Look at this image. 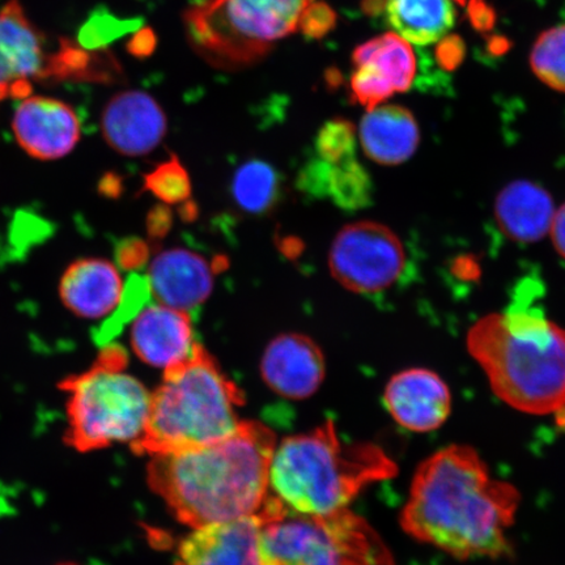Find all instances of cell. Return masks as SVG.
Instances as JSON below:
<instances>
[{
    "mask_svg": "<svg viewBox=\"0 0 565 565\" xmlns=\"http://www.w3.org/2000/svg\"><path fill=\"white\" fill-rule=\"evenodd\" d=\"M520 503L519 490L492 477L476 449L449 445L419 465L399 524L459 561L501 559L513 555L508 532Z\"/></svg>",
    "mask_w": 565,
    "mask_h": 565,
    "instance_id": "cell-1",
    "label": "cell"
},
{
    "mask_svg": "<svg viewBox=\"0 0 565 565\" xmlns=\"http://www.w3.org/2000/svg\"><path fill=\"white\" fill-rule=\"evenodd\" d=\"M277 444L265 424L242 422L222 440L152 456L148 484L193 529L256 514L270 493Z\"/></svg>",
    "mask_w": 565,
    "mask_h": 565,
    "instance_id": "cell-2",
    "label": "cell"
},
{
    "mask_svg": "<svg viewBox=\"0 0 565 565\" xmlns=\"http://www.w3.org/2000/svg\"><path fill=\"white\" fill-rule=\"evenodd\" d=\"M494 395L530 415L565 407V329L520 301L472 324L466 339Z\"/></svg>",
    "mask_w": 565,
    "mask_h": 565,
    "instance_id": "cell-3",
    "label": "cell"
},
{
    "mask_svg": "<svg viewBox=\"0 0 565 565\" xmlns=\"http://www.w3.org/2000/svg\"><path fill=\"white\" fill-rule=\"evenodd\" d=\"M398 475V466L372 443H345L331 420L277 444L270 494L288 511L327 514L349 508L360 492Z\"/></svg>",
    "mask_w": 565,
    "mask_h": 565,
    "instance_id": "cell-4",
    "label": "cell"
},
{
    "mask_svg": "<svg viewBox=\"0 0 565 565\" xmlns=\"http://www.w3.org/2000/svg\"><path fill=\"white\" fill-rule=\"evenodd\" d=\"M243 404L239 387L196 343L192 355L164 370L151 393L143 434L131 449L152 457L222 440L242 423L237 408Z\"/></svg>",
    "mask_w": 565,
    "mask_h": 565,
    "instance_id": "cell-5",
    "label": "cell"
},
{
    "mask_svg": "<svg viewBox=\"0 0 565 565\" xmlns=\"http://www.w3.org/2000/svg\"><path fill=\"white\" fill-rule=\"evenodd\" d=\"M126 366V350L109 343L89 370L62 380L60 388L68 395L63 437L68 447L87 454L132 444L143 434L151 393Z\"/></svg>",
    "mask_w": 565,
    "mask_h": 565,
    "instance_id": "cell-6",
    "label": "cell"
},
{
    "mask_svg": "<svg viewBox=\"0 0 565 565\" xmlns=\"http://www.w3.org/2000/svg\"><path fill=\"white\" fill-rule=\"evenodd\" d=\"M316 0H198L183 12L190 45L211 66L238 70L263 61L299 32Z\"/></svg>",
    "mask_w": 565,
    "mask_h": 565,
    "instance_id": "cell-7",
    "label": "cell"
},
{
    "mask_svg": "<svg viewBox=\"0 0 565 565\" xmlns=\"http://www.w3.org/2000/svg\"><path fill=\"white\" fill-rule=\"evenodd\" d=\"M258 513L265 550L279 565H397L376 530L349 508L300 514L268 494Z\"/></svg>",
    "mask_w": 565,
    "mask_h": 565,
    "instance_id": "cell-8",
    "label": "cell"
},
{
    "mask_svg": "<svg viewBox=\"0 0 565 565\" xmlns=\"http://www.w3.org/2000/svg\"><path fill=\"white\" fill-rule=\"evenodd\" d=\"M406 266L405 247L395 233L376 222L345 225L329 253L331 275L353 294L385 291Z\"/></svg>",
    "mask_w": 565,
    "mask_h": 565,
    "instance_id": "cell-9",
    "label": "cell"
},
{
    "mask_svg": "<svg viewBox=\"0 0 565 565\" xmlns=\"http://www.w3.org/2000/svg\"><path fill=\"white\" fill-rule=\"evenodd\" d=\"M70 42H61L53 51L19 0L4 4L0 10V100L28 97L34 82L66 81Z\"/></svg>",
    "mask_w": 565,
    "mask_h": 565,
    "instance_id": "cell-10",
    "label": "cell"
},
{
    "mask_svg": "<svg viewBox=\"0 0 565 565\" xmlns=\"http://www.w3.org/2000/svg\"><path fill=\"white\" fill-rule=\"evenodd\" d=\"M351 96L366 111L413 87L416 58L397 33H385L359 45L352 54Z\"/></svg>",
    "mask_w": 565,
    "mask_h": 565,
    "instance_id": "cell-11",
    "label": "cell"
},
{
    "mask_svg": "<svg viewBox=\"0 0 565 565\" xmlns=\"http://www.w3.org/2000/svg\"><path fill=\"white\" fill-rule=\"evenodd\" d=\"M263 533L259 513L193 529L175 565H279L267 554Z\"/></svg>",
    "mask_w": 565,
    "mask_h": 565,
    "instance_id": "cell-12",
    "label": "cell"
},
{
    "mask_svg": "<svg viewBox=\"0 0 565 565\" xmlns=\"http://www.w3.org/2000/svg\"><path fill=\"white\" fill-rule=\"evenodd\" d=\"M12 130L20 147L40 160L66 157L82 136L79 118L70 105L41 96L23 98L13 115Z\"/></svg>",
    "mask_w": 565,
    "mask_h": 565,
    "instance_id": "cell-13",
    "label": "cell"
},
{
    "mask_svg": "<svg viewBox=\"0 0 565 565\" xmlns=\"http://www.w3.org/2000/svg\"><path fill=\"white\" fill-rule=\"evenodd\" d=\"M102 127L106 143L125 157L150 153L164 139L168 122L164 110L151 95L126 90L106 104Z\"/></svg>",
    "mask_w": 565,
    "mask_h": 565,
    "instance_id": "cell-14",
    "label": "cell"
},
{
    "mask_svg": "<svg viewBox=\"0 0 565 565\" xmlns=\"http://www.w3.org/2000/svg\"><path fill=\"white\" fill-rule=\"evenodd\" d=\"M384 401L392 418L413 433H433L448 420L451 394L439 374L426 369L402 371L388 381Z\"/></svg>",
    "mask_w": 565,
    "mask_h": 565,
    "instance_id": "cell-15",
    "label": "cell"
},
{
    "mask_svg": "<svg viewBox=\"0 0 565 565\" xmlns=\"http://www.w3.org/2000/svg\"><path fill=\"white\" fill-rule=\"evenodd\" d=\"M260 371L267 386L280 397L306 399L321 386L327 365L313 339L282 334L267 345Z\"/></svg>",
    "mask_w": 565,
    "mask_h": 565,
    "instance_id": "cell-16",
    "label": "cell"
},
{
    "mask_svg": "<svg viewBox=\"0 0 565 565\" xmlns=\"http://www.w3.org/2000/svg\"><path fill=\"white\" fill-rule=\"evenodd\" d=\"M214 273V264H209L201 254L171 249L153 259L147 279L151 294L162 306L188 313L209 299Z\"/></svg>",
    "mask_w": 565,
    "mask_h": 565,
    "instance_id": "cell-17",
    "label": "cell"
},
{
    "mask_svg": "<svg viewBox=\"0 0 565 565\" xmlns=\"http://www.w3.org/2000/svg\"><path fill=\"white\" fill-rule=\"evenodd\" d=\"M195 344L188 313L162 303L141 310L131 328L134 352L157 369L183 362L192 355Z\"/></svg>",
    "mask_w": 565,
    "mask_h": 565,
    "instance_id": "cell-18",
    "label": "cell"
},
{
    "mask_svg": "<svg viewBox=\"0 0 565 565\" xmlns=\"http://www.w3.org/2000/svg\"><path fill=\"white\" fill-rule=\"evenodd\" d=\"M359 140L372 161L384 167L401 166L418 150L419 125L405 106L379 105L360 122Z\"/></svg>",
    "mask_w": 565,
    "mask_h": 565,
    "instance_id": "cell-19",
    "label": "cell"
},
{
    "mask_svg": "<svg viewBox=\"0 0 565 565\" xmlns=\"http://www.w3.org/2000/svg\"><path fill=\"white\" fill-rule=\"evenodd\" d=\"M555 211L547 190L527 180L513 181L501 190L493 207L500 231L521 244L541 242L548 235Z\"/></svg>",
    "mask_w": 565,
    "mask_h": 565,
    "instance_id": "cell-20",
    "label": "cell"
},
{
    "mask_svg": "<svg viewBox=\"0 0 565 565\" xmlns=\"http://www.w3.org/2000/svg\"><path fill=\"white\" fill-rule=\"evenodd\" d=\"M122 285L117 268L108 260L84 258L70 265L61 279L63 303L76 316L100 318L121 298Z\"/></svg>",
    "mask_w": 565,
    "mask_h": 565,
    "instance_id": "cell-21",
    "label": "cell"
},
{
    "mask_svg": "<svg viewBox=\"0 0 565 565\" xmlns=\"http://www.w3.org/2000/svg\"><path fill=\"white\" fill-rule=\"evenodd\" d=\"M299 185L310 195L331 198L344 210L362 209L371 201L370 175L356 158L335 164L318 158L302 169Z\"/></svg>",
    "mask_w": 565,
    "mask_h": 565,
    "instance_id": "cell-22",
    "label": "cell"
},
{
    "mask_svg": "<svg viewBox=\"0 0 565 565\" xmlns=\"http://www.w3.org/2000/svg\"><path fill=\"white\" fill-rule=\"evenodd\" d=\"M388 24L415 45H429L440 41L456 23L451 0H386Z\"/></svg>",
    "mask_w": 565,
    "mask_h": 565,
    "instance_id": "cell-23",
    "label": "cell"
},
{
    "mask_svg": "<svg viewBox=\"0 0 565 565\" xmlns=\"http://www.w3.org/2000/svg\"><path fill=\"white\" fill-rule=\"evenodd\" d=\"M281 177L277 169L263 160L244 162L233 174L231 193L239 209L252 215L273 211L281 198Z\"/></svg>",
    "mask_w": 565,
    "mask_h": 565,
    "instance_id": "cell-24",
    "label": "cell"
},
{
    "mask_svg": "<svg viewBox=\"0 0 565 565\" xmlns=\"http://www.w3.org/2000/svg\"><path fill=\"white\" fill-rule=\"evenodd\" d=\"M150 281L143 275L131 273L122 288L121 298L115 315L108 318L100 328L94 330V339L97 345H106L115 341V338L125 328V324L136 320L138 315L151 299Z\"/></svg>",
    "mask_w": 565,
    "mask_h": 565,
    "instance_id": "cell-25",
    "label": "cell"
},
{
    "mask_svg": "<svg viewBox=\"0 0 565 565\" xmlns=\"http://www.w3.org/2000/svg\"><path fill=\"white\" fill-rule=\"evenodd\" d=\"M530 65L541 82L565 94V25L540 35L530 55Z\"/></svg>",
    "mask_w": 565,
    "mask_h": 565,
    "instance_id": "cell-26",
    "label": "cell"
},
{
    "mask_svg": "<svg viewBox=\"0 0 565 565\" xmlns=\"http://www.w3.org/2000/svg\"><path fill=\"white\" fill-rule=\"evenodd\" d=\"M145 189L168 204L186 202L192 194L189 173L177 158L161 162L153 171L147 173Z\"/></svg>",
    "mask_w": 565,
    "mask_h": 565,
    "instance_id": "cell-27",
    "label": "cell"
},
{
    "mask_svg": "<svg viewBox=\"0 0 565 565\" xmlns=\"http://www.w3.org/2000/svg\"><path fill=\"white\" fill-rule=\"evenodd\" d=\"M318 158L335 164L355 157V126L345 119L337 118L324 125L316 139Z\"/></svg>",
    "mask_w": 565,
    "mask_h": 565,
    "instance_id": "cell-28",
    "label": "cell"
},
{
    "mask_svg": "<svg viewBox=\"0 0 565 565\" xmlns=\"http://www.w3.org/2000/svg\"><path fill=\"white\" fill-rule=\"evenodd\" d=\"M141 25L139 19L121 20L109 13H98L83 28L81 44L89 51H102L111 41L122 38L124 34L138 31Z\"/></svg>",
    "mask_w": 565,
    "mask_h": 565,
    "instance_id": "cell-29",
    "label": "cell"
},
{
    "mask_svg": "<svg viewBox=\"0 0 565 565\" xmlns=\"http://www.w3.org/2000/svg\"><path fill=\"white\" fill-rule=\"evenodd\" d=\"M335 24V11L329 4L316 0L303 12L299 31L309 39H321L324 34L333 31Z\"/></svg>",
    "mask_w": 565,
    "mask_h": 565,
    "instance_id": "cell-30",
    "label": "cell"
},
{
    "mask_svg": "<svg viewBox=\"0 0 565 565\" xmlns=\"http://www.w3.org/2000/svg\"><path fill=\"white\" fill-rule=\"evenodd\" d=\"M148 258V245L138 238H127L116 246V259L125 270L134 271L143 266Z\"/></svg>",
    "mask_w": 565,
    "mask_h": 565,
    "instance_id": "cell-31",
    "label": "cell"
},
{
    "mask_svg": "<svg viewBox=\"0 0 565 565\" xmlns=\"http://www.w3.org/2000/svg\"><path fill=\"white\" fill-rule=\"evenodd\" d=\"M157 42V35L151 30H141L132 35L127 49L132 55L143 58L153 53Z\"/></svg>",
    "mask_w": 565,
    "mask_h": 565,
    "instance_id": "cell-32",
    "label": "cell"
},
{
    "mask_svg": "<svg viewBox=\"0 0 565 565\" xmlns=\"http://www.w3.org/2000/svg\"><path fill=\"white\" fill-rule=\"evenodd\" d=\"M172 215L167 207H158L148 215V232L152 237H162L171 228Z\"/></svg>",
    "mask_w": 565,
    "mask_h": 565,
    "instance_id": "cell-33",
    "label": "cell"
},
{
    "mask_svg": "<svg viewBox=\"0 0 565 565\" xmlns=\"http://www.w3.org/2000/svg\"><path fill=\"white\" fill-rule=\"evenodd\" d=\"M462 55V42L457 38L445 41L439 49L440 63L447 68H455L461 62Z\"/></svg>",
    "mask_w": 565,
    "mask_h": 565,
    "instance_id": "cell-34",
    "label": "cell"
},
{
    "mask_svg": "<svg viewBox=\"0 0 565 565\" xmlns=\"http://www.w3.org/2000/svg\"><path fill=\"white\" fill-rule=\"evenodd\" d=\"M550 235L556 252L565 259V203L559 210L555 211Z\"/></svg>",
    "mask_w": 565,
    "mask_h": 565,
    "instance_id": "cell-35",
    "label": "cell"
},
{
    "mask_svg": "<svg viewBox=\"0 0 565 565\" xmlns=\"http://www.w3.org/2000/svg\"><path fill=\"white\" fill-rule=\"evenodd\" d=\"M472 20L479 30H489L493 23L492 11L487 7L483 0H472Z\"/></svg>",
    "mask_w": 565,
    "mask_h": 565,
    "instance_id": "cell-36",
    "label": "cell"
},
{
    "mask_svg": "<svg viewBox=\"0 0 565 565\" xmlns=\"http://www.w3.org/2000/svg\"><path fill=\"white\" fill-rule=\"evenodd\" d=\"M58 565H77V564H75V563H61Z\"/></svg>",
    "mask_w": 565,
    "mask_h": 565,
    "instance_id": "cell-37",
    "label": "cell"
},
{
    "mask_svg": "<svg viewBox=\"0 0 565 565\" xmlns=\"http://www.w3.org/2000/svg\"><path fill=\"white\" fill-rule=\"evenodd\" d=\"M456 2H458L459 4H465L466 0H456Z\"/></svg>",
    "mask_w": 565,
    "mask_h": 565,
    "instance_id": "cell-38",
    "label": "cell"
}]
</instances>
